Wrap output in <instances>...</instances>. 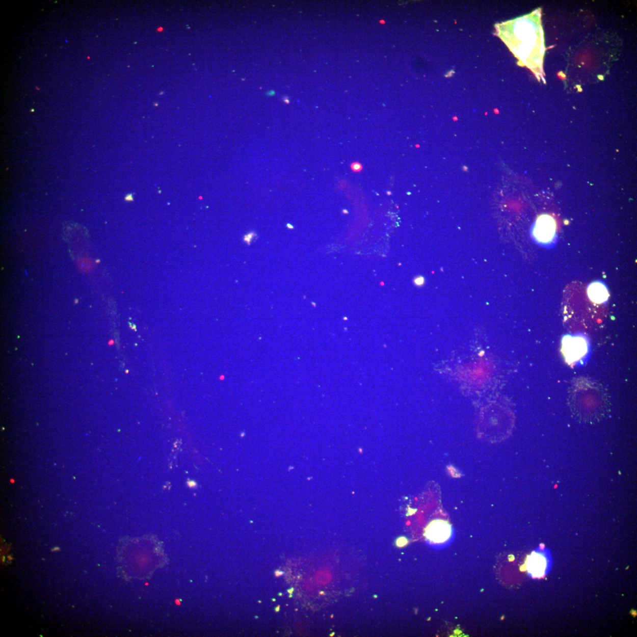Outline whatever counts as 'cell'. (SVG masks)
I'll return each instance as SVG.
<instances>
[{"instance_id":"cell-1","label":"cell","mask_w":637,"mask_h":637,"mask_svg":"<svg viewBox=\"0 0 637 637\" xmlns=\"http://www.w3.org/2000/svg\"><path fill=\"white\" fill-rule=\"evenodd\" d=\"M499 25V36L520 61L532 69L542 65V31L535 16L529 15Z\"/></svg>"},{"instance_id":"cell-2","label":"cell","mask_w":637,"mask_h":637,"mask_svg":"<svg viewBox=\"0 0 637 637\" xmlns=\"http://www.w3.org/2000/svg\"><path fill=\"white\" fill-rule=\"evenodd\" d=\"M563 351L568 363L578 361L587 353V341L580 336H565L563 340Z\"/></svg>"},{"instance_id":"cell-3","label":"cell","mask_w":637,"mask_h":637,"mask_svg":"<svg viewBox=\"0 0 637 637\" xmlns=\"http://www.w3.org/2000/svg\"><path fill=\"white\" fill-rule=\"evenodd\" d=\"M556 224L552 216L543 215L538 217L532 229V235L537 242L548 243L556 234Z\"/></svg>"},{"instance_id":"cell-4","label":"cell","mask_w":637,"mask_h":637,"mask_svg":"<svg viewBox=\"0 0 637 637\" xmlns=\"http://www.w3.org/2000/svg\"><path fill=\"white\" fill-rule=\"evenodd\" d=\"M452 528L449 524L443 520L433 521L427 526L426 537L428 540L434 543H442L447 541L450 537Z\"/></svg>"},{"instance_id":"cell-5","label":"cell","mask_w":637,"mask_h":637,"mask_svg":"<svg viewBox=\"0 0 637 637\" xmlns=\"http://www.w3.org/2000/svg\"><path fill=\"white\" fill-rule=\"evenodd\" d=\"M588 297L591 301L601 304L608 301L609 292L605 284L600 282L592 283L587 288Z\"/></svg>"},{"instance_id":"cell-6","label":"cell","mask_w":637,"mask_h":637,"mask_svg":"<svg viewBox=\"0 0 637 637\" xmlns=\"http://www.w3.org/2000/svg\"><path fill=\"white\" fill-rule=\"evenodd\" d=\"M528 572L534 577L540 576L544 572V560L537 553H532L526 562Z\"/></svg>"},{"instance_id":"cell-7","label":"cell","mask_w":637,"mask_h":637,"mask_svg":"<svg viewBox=\"0 0 637 637\" xmlns=\"http://www.w3.org/2000/svg\"><path fill=\"white\" fill-rule=\"evenodd\" d=\"M254 233H253V232H252V233H250L249 234L245 235V238H244L245 241L246 242L248 243L249 244L250 241H252V239L254 237Z\"/></svg>"},{"instance_id":"cell-8","label":"cell","mask_w":637,"mask_h":637,"mask_svg":"<svg viewBox=\"0 0 637 637\" xmlns=\"http://www.w3.org/2000/svg\"><path fill=\"white\" fill-rule=\"evenodd\" d=\"M275 573H276V575L277 576H280V575H282L283 574V573L282 572L276 571V572H275Z\"/></svg>"},{"instance_id":"cell-9","label":"cell","mask_w":637,"mask_h":637,"mask_svg":"<svg viewBox=\"0 0 637 637\" xmlns=\"http://www.w3.org/2000/svg\"><path fill=\"white\" fill-rule=\"evenodd\" d=\"M279 608H280V606H277V608H276V612H279Z\"/></svg>"},{"instance_id":"cell-10","label":"cell","mask_w":637,"mask_h":637,"mask_svg":"<svg viewBox=\"0 0 637 637\" xmlns=\"http://www.w3.org/2000/svg\"><path fill=\"white\" fill-rule=\"evenodd\" d=\"M287 227L288 228H293V226H291V225H290V224H287Z\"/></svg>"},{"instance_id":"cell-11","label":"cell","mask_w":637,"mask_h":637,"mask_svg":"<svg viewBox=\"0 0 637 637\" xmlns=\"http://www.w3.org/2000/svg\"><path fill=\"white\" fill-rule=\"evenodd\" d=\"M293 591H294L293 588H291L290 590H288L287 591L289 592V593L292 594L291 592H293Z\"/></svg>"}]
</instances>
